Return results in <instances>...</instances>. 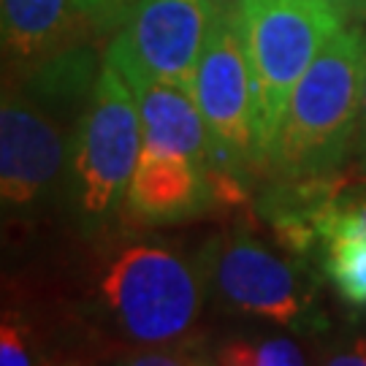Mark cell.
<instances>
[{
	"label": "cell",
	"instance_id": "obj_1",
	"mask_svg": "<svg viewBox=\"0 0 366 366\" xmlns=\"http://www.w3.org/2000/svg\"><path fill=\"white\" fill-rule=\"evenodd\" d=\"M366 81V33L337 30L290 95L269 155L277 179L331 177L355 147Z\"/></svg>",
	"mask_w": 366,
	"mask_h": 366
},
{
	"label": "cell",
	"instance_id": "obj_2",
	"mask_svg": "<svg viewBox=\"0 0 366 366\" xmlns=\"http://www.w3.org/2000/svg\"><path fill=\"white\" fill-rule=\"evenodd\" d=\"M239 11L252 68L258 157L269 163L299 79L347 16L326 0H244Z\"/></svg>",
	"mask_w": 366,
	"mask_h": 366
},
{
	"label": "cell",
	"instance_id": "obj_3",
	"mask_svg": "<svg viewBox=\"0 0 366 366\" xmlns=\"http://www.w3.org/2000/svg\"><path fill=\"white\" fill-rule=\"evenodd\" d=\"M142 114L128 79L104 63L92 81L84 114L79 117L71 152V182L76 209L87 220H101L128 196L142 157Z\"/></svg>",
	"mask_w": 366,
	"mask_h": 366
},
{
	"label": "cell",
	"instance_id": "obj_4",
	"mask_svg": "<svg viewBox=\"0 0 366 366\" xmlns=\"http://www.w3.org/2000/svg\"><path fill=\"white\" fill-rule=\"evenodd\" d=\"M101 299L125 340L163 347L182 340L201 310L193 269L163 247L122 249L101 280Z\"/></svg>",
	"mask_w": 366,
	"mask_h": 366
},
{
	"label": "cell",
	"instance_id": "obj_5",
	"mask_svg": "<svg viewBox=\"0 0 366 366\" xmlns=\"http://www.w3.org/2000/svg\"><path fill=\"white\" fill-rule=\"evenodd\" d=\"M193 98L214 144V171L242 174L261 163L255 90L242 11L217 14L193 76Z\"/></svg>",
	"mask_w": 366,
	"mask_h": 366
},
{
	"label": "cell",
	"instance_id": "obj_6",
	"mask_svg": "<svg viewBox=\"0 0 366 366\" xmlns=\"http://www.w3.org/2000/svg\"><path fill=\"white\" fill-rule=\"evenodd\" d=\"M220 9L212 0H139L106 49V63L131 81H171L193 90Z\"/></svg>",
	"mask_w": 366,
	"mask_h": 366
},
{
	"label": "cell",
	"instance_id": "obj_7",
	"mask_svg": "<svg viewBox=\"0 0 366 366\" xmlns=\"http://www.w3.org/2000/svg\"><path fill=\"white\" fill-rule=\"evenodd\" d=\"M66 163V136L54 109L30 92H6L0 109V193L3 204L27 209Z\"/></svg>",
	"mask_w": 366,
	"mask_h": 366
},
{
	"label": "cell",
	"instance_id": "obj_8",
	"mask_svg": "<svg viewBox=\"0 0 366 366\" xmlns=\"http://www.w3.org/2000/svg\"><path fill=\"white\" fill-rule=\"evenodd\" d=\"M214 285L231 307L280 326H293L304 315L293 266L252 242L231 239L212 263Z\"/></svg>",
	"mask_w": 366,
	"mask_h": 366
},
{
	"label": "cell",
	"instance_id": "obj_9",
	"mask_svg": "<svg viewBox=\"0 0 366 366\" xmlns=\"http://www.w3.org/2000/svg\"><path fill=\"white\" fill-rule=\"evenodd\" d=\"M214 201L209 171L190 157L142 149L133 179L128 184L131 209L149 222H177L204 212Z\"/></svg>",
	"mask_w": 366,
	"mask_h": 366
},
{
	"label": "cell",
	"instance_id": "obj_10",
	"mask_svg": "<svg viewBox=\"0 0 366 366\" xmlns=\"http://www.w3.org/2000/svg\"><path fill=\"white\" fill-rule=\"evenodd\" d=\"M144 128V147L190 157L204 171H214V144L193 90L171 81H131Z\"/></svg>",
	"mask_w": 366,
	"mask_h": 366
},
{
	"label": "cell",
	"instance_id": "obj_11",
	"mask_svg": "<svg viewBox=\"0 0 366 366\" xmlns=\"http://www.w3.org/2000/svg\"><path fill=\"white\" fill-rule=\"evenodd\" d=\"M76 0H3L6 57L36 68L60 54L76 30Z\"/></svg>",
	"mask_w": 366,
	"mask_h": 366
},
{
	"label": "cell",
	"instance_id": "obj_12",
	"mask_svg": "<svg viewBox=\"0 0 366 366\" xmlns=\"http://www.w3.org/2000/svg\"><path fill=\"white\" fill-rule=\"evenodd\" d=\"M323 269L350 307L366 310V225L337 198L320 225Z\"/></svg>",
	"mask_w": 366,
	"mask_h": 366
},
{
	"label": "cell",
	"instance_id": "obj_13",
	"mask_svg": "<svg viewBox=\"0 0 366 366\" xmlns=\"http://www.w3.org/2000/svg\"><path fill=\"white\" fill-rule=\"evenodd\" d=\"M220 364L231 366H299L304 353L290 340H263V342H228L220 350Z\"/></svg>",
	"mask_w": 366,
	"mask_h": 366
},
{
	"label": "cell",
	"instance_id": "obj_14",
	"mask_svg": "<svg viewBox=\"0 0 366 366\" xmlns=\"http://www.w3.org/2000/svg\"><path fill=\"white\" fill-rule=\"evenodd\" d=\"M0 364L3 366H27L30 364V347L22 340V331L11 323L0 328Z\"/></svg>",
	"mask_w": 366,
	"mask_h": 366
},
{
	"label": "cell",
	"instance_id": "obj_15",
	"mask_svg": "<svg viewBox=\"0 0 366 366\" xmlns=\"http://www.w3.org/2000/svg\"><path fill=\"white\" fill-rule=\"evenodd\" d=\"M328 364L340 366H366V337L364 340L353 342L350 347H345L340 353H334L328 358Z\"/></svg>",
	"mask_w": 366,
	"mask_h": 366
},
{
	"label": "cell",
	"instance_id": "obj_16",
	"mask_svg": "<svg viewBox=\"0 0 366 366\" xmlns=\"http://www.w3.org/2000/svg\"><path fill=\"white\" fill-rule=\"evenodd\" d=\"M355 155L366 160V81H364V101H361V114H358V133H355Z\"/></svg>",
	"mask_w": 366,
	"mask_h": 366
},
{
	"label": "cell",
	"instance_id": "obj_17",
	"mask_svg": "<svg viewBox=\"0 0 366 366\" xmlns=\"http://www.w3.org/2000/svg\"><path fill=\"white\" fill-rule=\"evenodd\" d=\"M345 16H366V0H326Z\"/></svg>",
	"mask_w": 366,
	"mask_h": 366
},
{
	"label": "cell",
	"instance_id": "obj_18",
	"mask_svg": "<svg viewBox=\"0 0 366 366\" xmlns=\"http://www.w3.org/2000/svg\"><path fill=\"white\" fill-rule=\"evenodd\" d=\"M340 201L366 225V196H347V198H340Z\"/></svg>",
	"mask_w": 366,
	"mask_h": 366
},
{
	"label": "cell",
	"instance_id": "obj_19",
	"mask_svg": "<svg viewBox=\"0 0 366 366\" xmlns=\"http://www.w3.org/2000/svg\"><path fill=\"white\" fill-rule=\"evenodd\" d=\"M76 6L81 9V14H98V11H104V0H76Z\"/></svg>",
	"mask_w": 366,
	"mask_h": 366
},
{
	"label": "cell",
	"instance_id": "obj_20",
	"mask_svg": "<svg viewBox=\"0 0 366 366\" xmlns=\"http://www.w3.org/2000/svg\"><path fill=\"white\" fill-rule=\"evenodd\" d=\"M212 3H214L217 9H222V11H239L244 0H212Z\"/></svg>",
	"mask_w": 366,
	"mask_h": 366
},
{
	"label": "cell",
	"instance_id": "obj_21",
	"mask_svg": "<svg viewBox=\"0 0 366 366\" xmlns=\"http://www.w3.org/2000/svg\"><path fill=\"white\" fill-rule=\"evenodd\" d=\"M112 3H114V0H104V9H106V6H112Z\"/></svg>",
	"mask_w": 366,
	"mask_h": 366
}]
</instances>
